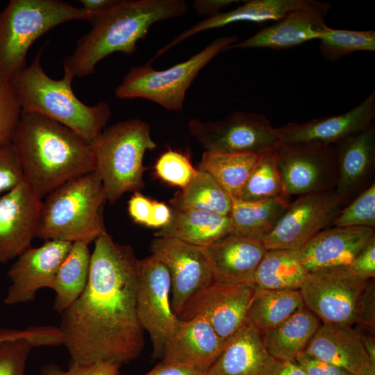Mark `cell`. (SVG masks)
<instances>
[{
	"mask_svg": "<svg viewBox=\"0 0 375 375\" xmlns=\"http://www.w3.org/2000/svg\"><path fill=\"white\" fill-rule=\"evenodd\" d=\"M138 262L132 247L115 242L107 231L94 241L87 286L61 314L59 328L69 364L122 366L141 354L144 340L136 306Z\"/></svg>",
	"mask_w": 375,
	"mask_h": 375,
	"instance_id": "1",
	"label": "cell"
},
{
	"mask_svg": "<svg viewBox=\"0 0 375 375\" xmlns=\"http://www.w3.org/2000/svg\"><path fill=\"white\" fill-rule=\"evenodd\" d=\"M11 145L24 180L42 199L69 180L95 170L92 144L37 113L22 112Z\"/></svg>",
	"mask_w": 375,
	"mask_h": 375,
	"instance_id": "2",
	"label": "cell"
},
{
	"mask_svg": "<svg viewBox=\"0 0 375 375\" xmlns=\"http://www.w3.org/2000/svg\"><path fill=\"white\" fill-rule=\"evenodd\" d=\"M188 10L185 0H115L90 22V31L65 58L63 76L71 81L87 76L113 53H133L138 41L147 35L153 24L178 17Z\"/></svg>",
	"mask_w": 375,
	"mask_h": 375,
	"instance_id": "3",
	"label": "cell"
},
{
	"mask_svg": "<svg viewBox=\"0 0 375 375\" xmlns=\"http://www.w3.org/2000/svg\"><path fill=\"white\" fill-rule=\"evenodd\" d=\"M42 49L12 79L22 111L54 120L92 144L111 116L109 104L86 105L74 94L72 81L65 76L58 80L49 77L41 64Z\"/></svg>",
	"mask_w": 375,
	"mask_h": 375,
	"instance_id": "4",
	"label": "cell"
},
{
	"mask_svg": "<svg viewBox=\"0 0 375 375\" xmlns=\"http://www.w3.org/2000/svg\"><path fill=\"white\" fill-rule=\"evenodd\" d=\"M44 199L37 238L90 244L106 232L103 206L107 201L97 171L69 180Z\"/></svg>",
	"mask_w": 375,
	"mask_h": 375,
	"instance_id": "5",
	"label": "cell"
},
{
	"mask_svg": "<svg viewBox=\"0 0 375 375\" xmlns=\"http://www.w3.org/2000/svg\"><path fill=\"white\" fill-rule=\"evenodd\" d=\"M97 15L60 0H11L0 12V78L12 81L23 70L31 45L52 28Z\"/></svg>",
	"mask_w": 375,
	"mask_h": 375,
	"instance_id": "6",
	"label": "cell"
},
{
	"mask_svg": "<svg viewBox=\"0 0 375 375\" xmlns=\"http://www.w3.org/2000/svg\"><path fill=\"white\" fill-rule=\"evenodd\" d=\"M95 171L103 186L106 201H117L126 192L144 187V156L156 148L148 124L129 119L105 128L92 144Z\"/></svg>",
	"mask_w": 375,
	"mask_h": 375,
	"instance_id": "7",
	"label": "cell"
},
{
	"mask_svg": "<svg viewBox=\"0 0 375 375\" xmlns=\"http://www.w3.org/2000/svg\"><path fill=\"white\" fill-rule=\"evenodd\" d=\"M237 42L236 35L219 37L189 59L164 70L155 69L150 62L133 67L115 94L119 99L142 98L168 110H180L188 90L201 69Z\"/></svg>",
	"mask_w": 375,
	"mask_h": 375,
	"instance_id": "8",
	"label": "cell"
},
{
	"mask_svg": "<svg viewBox=\"0 0 375 375\" xmlns=\"http://www.w3.org/2000/svg\"><path fill=\"white\" fill-rule=\"evenodd\" d=\"M188 128L206 151L258 154L280 142L277 128L252 112L235 111L215 121L193 118Z\"/></svg>",
	"mask_w": 375,
	"mask_h": 375,
	"instance_id": "9",
	"label": "cell"
},
{
	"mask_svg": "<svg viewBox=\"0 0 375 375\" xmlns=\"http://www.w3.org/2000/svg\"><path fill=\"white\" fill-rule=\"evenodd\" d=\"M274 149L288 197L335 190L338 173L334 145L312 141L278 142Z\"/></svg>",
	"mask_w": 375,
	"mask_h": 375,
	"instance_id": "10",
	"label": "cell"
},
{
	"mask_svg": "<svg viewBox=\"0 0 375 375\" xmlns=\"http://www.w3.org/2000/svg\"><path fill=\"white\" fill-rule=\"evenodd\" d=\"M369 281L342 267L311 274L299 292L304 306L322 324L353 326Z\"/></svg>",
	"mask_w": 375,
	"mask_h": 375,
	"instance_id": "11",
	"label": "cell"
},
{
	"mask_svg": "<svg viewBox=\"0 0 375 375\" xmlns=\"http://www.w3.org/2000/svg\"><path fill=\"white\" fill-rule=\"evenodd\" d=\"M136 306L140 323L150 336L153 358L161 359L178 318L171 306V278L167 267L152 256L138 262Z\"/></svg>",
	"mask_w": 375,
	"mask_h": 375,
	"instance_id": "12",
	"label": "cell"
},
{
	"mask_svg": "<svg viewBox=\"0 0 375 375\" xmlns=\"http://www.w3.org/2000/svg\"><path fill=\"white\" fill-rule=\"evenodd\" d=\"M342 208L335 190L299 196L263 240L267 250L299 249L332 226Z\"/></svg>",
	"mask_w": 375,
	"mask_h": 375,
	"instance_id": "13",
	"label": "cell"
},
{
	"mask_svg": "<svg viewBox=\"0 0 375 375\" xmlns=\"http://www.w3.org/2000/svg\"><path fill=\"white\" fill-rule=\"evenodd\" d=\"M151 252L169 273L171 306L176 316L194 294L214 282L204 247L174 238L156 237Z\"/></svg>",
	"mask_w": 375,
	"mask_h": 375,
	"instance_id": "14",
	"label": "cell"
},
{
	"mask_svg": "<svg viewBox=\"0 0 375 375\" xmlns=\"http://www.w3.org/2000/svg\"><path fill=\"white\" fill-rule=\"evenodd\" d=\"M255 289L253 283L228 285L214 281L194 294L177 317H203L226 341L245 324Z\"/></svg>",
	"mask_w": 375,
	"mask_h": 375,
	"instance_id": "15",
	"label": "cell"
},
{
	"mask_svg": "<svg viewBox=\"0 0 375 375\" xmlns=\"http://www.w3.org/2000/svg\"><path fill=\"white\" fill-rule=\"evenodd\" d=\"M42 201L26 180L0 196V263L17 258L37 238Z\"/></svg>",
	"mask_w": 375,
	"mask_h": 375,
	"instance_id": "16",
	"label": "cell"
},
{
	"mask_svg": "<svg viewBox=\"0 0 375 375\" xmlns=\"http://www.w3.org/2000/svg\"><path fill=\"white\" fill-rule=\"evenodd\" d=\"M72 242L46 240L30 247L17 258L7 273L10 282L3 302L16 305L33 301L42 288H50L56 273L69 253Z\"/></svg>",
	"mask_w": 375,
	"mask_h": 375,
	"instance_id": "17",
	"label": "cell"
},
{
	"mask_svg": "<svg viewBox=\"0 0 375 375\" xmlns=\"http://www.w3.org/2000/svg\"><path fill=\"white\" fill-rule=\"evenodd\" d=\"M225 342L203 317L178 319L163 350L161 362L205 375L221 354Z\"/></svg>",
	"mask_w": 375,
	"mask_h": 375,
	"instance_id": "18",
	"label": "cell"
},
{
	"mask_svg": "<svg viewBox=\"0 0 375 375\" xmlns=\"http://www.w3.org/2000/svg\"><path fill=\"white\" fill-rule=\"evenodd\" d=\"M330 8L328 3L312 0L308 6L288 12L275 24L230 48L281 50L319 40L327 26L325 18Z\"/></svg>",
	"mask_w": 375,
	"mask_h": 375,
	"instance_id": "19",
	"label": "cell"
},
{
	"mask_svg": "<svg viewBox=\"0 0 375 375\" xmlns=\"http://www.w3.org/2000/svg\"><path fill=\"white\" fill-rule=\"evenodd\" d=\"M334 146L338 173L335 192L344 207L374 183V124Z\"/></svg>",
	"mask_w": 375,
	"mask_h": 375,
	"instance_id": "20",
	"label": "cell"
},
{
	"mask_svg": "<svg viewBox=\"0 0 375 375\" xmlns=\"http://www.w3.org/2000/svg\"><path fill=\"white\" fill-rule=\"evenodd\" d=\"M375 119V91L350 110L302 123L290 122L278 127L280 142L312 141L334 145L373 124Z\"/></svg>",
	"mask_w": 375,
	"mask_h": 375,
	"instance_id": "21",
	"label": "cell"
},
{
	"mask_svg": "<svg viewBox=\"0 0 375 375\" xmlns=\"http://www.w3.org/2000/svg\"><path fill=\"white\" fill-rule=\"evenodd\" d=\"M375 237L374 228H327L299 249L300 260L311 274L349 265Z\"/></svg>",
	"mask_w": 375,
	"mask_h": 375,
	"instance_id": "22",
	"label": "cell"
},
{
	"mask_svg": "<svg viewBox=\"0 0 375 375\" xmlns=\"http://www.w3.org/2000/svg\"><path fill=\"white\" fill-rule=\"evenodd\" d=\"M204 249L214 281L228 285L254 284L255 272L267 251L262 240L231 233Z\"/></svg>",
	"mask_w": 375,
	"mask_h": 375,
	"instance_id": "23",
	"label": "cell"
},
{
	"mask_svg": "<svg viewBox=\"0 0 375 375\" xmlns=\"http://www.w3.org/2000/svg\"><path fill=\"white\" fill-rule=\"evenodd\" d=\"M276 362L262 334L244 324L226 340L221 354L205 375H270Z\"/></svg>",
	"mask_w": 375,
	"mask_h": 375,
	"instance_id": "24",
	"label": "cell"
},
{
	"mask_svg": "<svg viewBox=\"0 0 375 375\" xmlns=\"http://www.w3.org/2000/svg\"><path fill=\"white\" fill-rule=\"evenodd\" d=\"M322 361L362 375L372 363L358 331L352 326L322 324L306 351Z\"/></svg>",
	"mask_w": 375,
	"mask_h": 375,
	"instance_id": "25",
	"label": "cell"
},
{
	"mask_svg": "<svg viewBox=\"0 0 375 375\" xmlns=\"http://www.w3.org/2000/svg\"><path fill=\"white\" fill-rule=\"evenodd\" d=\"M312 0H251L235 9L222 12L197 23L181 33L165 46L159 49L154 59L194 35L230 24L249 22L261 23L278 21L288 12L308 6Z\"/></svg>",
	"mask_w": 375,
	"mask_h": 375,
	"instance_id": "26",
	"label": "cell"
},
{
	"mask_svg": "<svg viewBox=\"0 0 375 375\" xmlns=\"http://www.w3.org/2000/svg\"><path fill=\"white\" fill-rule=\"evenodd\" d=\"M169 223L155 233L206 247L232 232L229 216L189 208H172Z\"/></svg>",
	"mask_w": 375,
	"mask_h": 375,
	"instance_id": "27",
	"label": "cell"
},
{
	"mask_svg": "<svg viewBox=\"0 0 375 375\" xmlns=\"http://www.w3.org/2000/svg\"><path fill=\"white\" fill-rule=\"evenodd\" d=\"M321 325L319 319L303 306L280 325L262 333V340L276 360H295L306 351Z\"/></svg>",
	"mask_w": 375,
	"mask_h": 375,
	"instance_id": "28",
	"label": "cell"
},
{
	"mask_svg": "<svg viewBox=\"0 0 375 375\" xmlns=\"http://www.w3.org/2000/svg\"><path fill=\"white\" fill-rule=\"evenodd\" d=\"M290 199L285 197L253 201L232 199L229 215L231 234L262 241L288 208Z\"/></svg>",
	"mask_w": 375,
	"mask_h": 375,
	"instance_id": "29",
	"label": "cell"
},
{
	"mask_svg": "<svg viewBox=\"0 0 375 375\" xmlns=\"http://www.w3.org/2000/svg\"><path fill=\"white\" fill-rule=\"evenodd\" d=\"M84 242L72 243L50 287L55 293L53 309L64 312L83 294L89 278L91 253Z\"/></svg>",
	"mask_w": 375,
	"mask_h": 375,
	"instance_id": "30",
	"label": "cell"
},
{
	"mask_svg": "<svg viewBox=\"0 0 375 375\" xmlns=\"http://www.w3.org/2000/svg\"><path fill=\"white\" fill-rule=\"evenodd\" d=\"M299 249L267 250L254 275V285L267 290H299L310 277Z\"/></svg>",
	"mask_w": 375,
	"mask_h": 375,
	"instance_id": "31",
	"label": "cell"
},
{
	"mask_svg": "<svg viewBox=\"0 0 375 375\" xmlns=\"http://www.w3.org/2000/svg\"><path fill=\"white\" fill-rule=\"evenodd\" d=\"M303 306L299 290H267L256 286L245 324L262 334L280 325Z\"/></svg>",
	"mask_w": 375,
	"mask_h": 375,
	"instance_id": "32",
	"label": "cell"
},
{
	"mask_svg": "<svg viewBox=\"0 0 375 375\" xmlns=\"http://www.w3.org/2000/svg\"><path fill=\"white\" fill-rule=\"evenodd\" d=\"M258 158L256 153L206 151L197 169L210 174L232 199L239 197Z\"/></svg>",
	"mask_w": 375,
	"mask_h": 375,
	"instance_id": "33",
	"label": "cell"
},
{
	"mask_svg": "<svg viewBox=\"0 0 375 375\" xmlns=\"http://www.w3.org/2000/svg\"><path fill=\"white\" fill-rule=\"evenodd\" d=\"M172 208H189L229 216L232 199L206 172L197 169L190 182L170 200Z\"/></svg>",
	"mask_w": 375,
	"mask_h": 375,
	"instance_id": "34",
	"label": "cell"
},
{
	"mask_svg": "<svg viewBox=\"0 0 375 375\" xmlns=\"http://www.w3.org/2000/svg\"><path fill=\"white\" fill-rule=\"evenodd\" d=\"M288 197L281 181L274 147L258 154L256 162L238 199L253 201Z\"/></svg>",
	"mask_w": 375,
	"mask_h": 375,
	"instance_id": "35",
	"label": "cell"
},
{
	"mask_svg": "<svg viewBox=\"0 0 375 375\" xmlns=\"http://www.w3.org/2000/svg\"><path fill=\"white\" fill-rule=\"evenodd\" d=\"M324 58L337 61L356 51H375V31H352L326 27L319 38Z\"/></svg>",
	"mask_w": 375,
	"mask_h": 375,
	"instance_id": "36",
	"label": "cell"
},
{
	"mask_svg": "<svg viewBox=\"0 0 375 375\" xmlns=\"http://www.w3.org/2000/svg\"><path fill=\"white\" fill-rule=\"evenodd\" d=\"M332 226L375 227V182L342 207Z\"/></svg>",
	"mask_w": 375,
	"mask_h": 375,
	"instance_id": "37",
	"label": "cell"
},
{
	"mask_svg": "<svg viewBox=\"0 0 375 375\" xmlns=\"http://www.w3.org/2000/svg\"><path fill=\"white\" fill-rule=\"evenodd\" d=\"M155 171L163 181L182 189L190 182L197 169L192 166L186 155L169 149L158 158Z\"/></svg>",
	"mask_w": 375,
	"mask_h": 375,
	"instance_id": "38",
	"label": "cell"
},
{
	"mask_svg": "<svg viewBox=\"0 0 375 375\" xmlns=\"http://www.w3.org/2000/svg\"><path fill=\"white\" fill-rule=\"evenodd\" d=\"M22 112L12 81L0 78V148L11 144Z\"/></svg>",
	"mask_w": 375,
	"mask_h": 375,
	"instance_id": "39",
	"label": "cell"
},
{
	"mask_svg": "<svg viewBox=\"0 0 375 375\" xmlns=\"http://www.w3.org/2000/svg\"><path fill=\"white\" fill-rule=\"evenodd\" d=\"M33 344L25 338L0 342V375H26V362Z\"/></svg>",
	"mask_w": 375,
	"mask_h": 375,
	"instance_id": "40",
	"label": "cell"
},
{
	"mask_svg": "<svg viewBox=\"0 0 375 375\" xmlns=\"http://www.w3.org/2000/svg\"><path fill=\"white\" fill-rule=\"evenodd\" d=\"M121 366L112 362L69 364L62 369L58 365L49 363L42 366L39 375H119Z\"/></svg>",
	"mask_w": 375,
	"mask_h": 375,
	"instance_id": "41",
	"label": "cell"
},
{
	"mask_svg": "<svg viewBox=\"0 0 375 375\" xmlns=\"http://www.w3.org/2000/svg\"><path fill=\"white\" fill-rule=\"evenodd\" d=\"M24 174L12 147L0 148V194H5L24 180Z\"/></svg>",
	"mask_w": 375,
	"mask_h": 375,
	"instance_id": "42",
	"label": "cell"
},
{
	"mask_svg": "<svg viewBox=\"0 0 375 375\" xmlns=\"http://www.w3.org/2000/svg\"><path fill=\"white\" fill-rule=\"evenodd\" d=\"M347 267L353 274L362 280L374 278L375 237L361 249Z\"/></svg>",
	"mask_w": 375,
	"mask_h": 375,
	"instance_id": "43",
	"label": "cell"
},
{
	"mask_svg": "<svg viewBox=\"0 0 375 375\" xmlns=\"http://www.w3.org/2000/svg\"><path fill=\"white\" fill-rule=\"evenodd\" d=\"M356 324H360L374 332L375 328V287L369 280L360 300Z\"/></svg>",
	"mask_w": 375,
	"mask_h": 375,
	"instance_id": "44",
	"label": "cell"
},
{
	"mask_svg": "<svg viewBox=\"0 0 375 375\" xmlns=\"http://www.w3.org/2000/svg\"><path fill=\"white\" fill-rule=\"evenodd\" d=\"M295 360L307 375H353L343 368L322 361L306 352L297 356Z\"/></svg>",
	"mask_w": 375,
	"mask_h": 375,
	"instance_id": "45",
	"label": "cell"
},
{
	"mask_svg": "<svg viewBox=\"0 0 375 375\" xmlns=\"http://www.w3.org/2000/svg\"><path fill=\"white\" fill-rule=\"evenodd\" d=\"M153 201L140 192H135L128 201V212L132 219L138 224L147 225L151 214Z\"/></svg>",
	"mask_w": 375,
	"mask_h": 375,
	"instance_id": "46",
	"label": "cell"
},
{
	"mask_svg": "<svg viewBox=\"0 0 375 375\" xmlns=\"http://www.w3.org/2000/svg\"><path fill=\"white\" fill-rule=\"evenodd\" d=\"M238 2L240 1L195 0L193 3V8L199 15L209 18L219 14L223 9Z\"/></svg>",
	"mask_w": 375,
	"mask_h": 375,
	"instance_id": "47",
	"label": "cell"
},
{
	"mask_svg": "<svg viewBox=\"0 0 375 375\" xmlns=\"http://www.w3.org/2000/svg\"><path fill=\"white\" fill-rule=\"evenodd\" d=\"M172 217V209L162 202L153 201L151 214L147 226L162 228L166 226Z\"/></svg>",
	"mask_w": 375,
	"mask_h": 375,
	"instance_id": "48",
	"label": "cell"
},
{
	"mask_svg": "<svg viewBox=\"0 0 375 375\" xmlns=\"http://www.w3.org/2000/svg\"><path fill=\"white\" fill-rule=\"evenodd\" d=\"M144 375H203L193 370L176 365L167 364L162 362Z\"/></svg>",
	"mask_w": 375,
	"mask_h": 375,
	"instance_id": "49",
	"label": "cell"
},
{
	"mask_svg": "<svg viewBox=\"0 0 375 375\" xmlns=\"http://www.w3.org/2000/svg\"><path fill=\"white\" fill-rule=\"evenodd\" d=\"M270 375H307L295 360H276Z\"/></svg>",
	"mask_w": 375,
	"mask_h": 375,
	"instance_id": "50",
	"label": "cell"
},
{
	"mask_svg": "<svg viewBox=\"0 0 375 375\" xmlns=\"http://www.w3.org/2000/svg\"><path fill=\"white\" fill-rule=\"evenodd\" d=\"M37 337V331L33 326H29L25 329L6 328L0 329V342L19 338H25L33 342L36 340Z\"/></svg>",
	"mask_w": 375,
	"mask_h": 375,
	"instance_id": "51",
	"label": "cell"
},
{
	"mask_svg": "<svg viewBox=\"0 0 375 375\" xmlns=\"http://www.w3.org/2000/svg\"><path fill=\"white\" fill-rule=\"evenodd\" d=\"M115 0H81L82 8L94 12L99 14L110 6Z\"/></svg>",
	"mask_w": 375,
	"mask_h": 375,
	"instance_id": "52",
	"label": "cell"
},
{
	"mask_svg": "<svg viewBox=\"0 0 375 375\" xmlns=\"http://www.w3.org/2000/svg\"><path fill=\"white\" fill-rule=\"evenodd\" d=\"M363 344V347L367 353L369 360L375 364V340L370 335L361 333L358 332Z\"/></svg>",
	"mask_w": 375,
	"mask_h": 375,
	"instance_id": "53",
	"label": "cell"
}]
</instances>
